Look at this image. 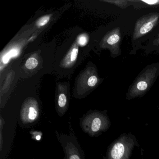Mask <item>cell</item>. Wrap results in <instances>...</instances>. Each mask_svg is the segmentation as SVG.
I'll list each match as a JSON object with an SVG mask.
<instances>
[{
    "label": "cell",
    "instance_id": "cell-14",
    "mask_svg": "<svg viewBox=\"0 0 159 159\" xmlns=\"http://www.w3.org/2000/svg\"><path fill=\"white\" fill-rule=\"evenodd\" d=\"M50 16H45L42 17L38 22V25L39 26H43L45 25L50 21Z\"/></svg>",
    "mask_w": 159,
    "mask_h": 159
},
{
    "label": "cell",
    "instance_id": "cell-13",
    "mask_svg": "<svg viewBox=\"0 0 159 159\" xmlns=\"http://www.w3.org/2000/svg\"><path fill=\"white\" fill-rule=\"evenodd\" d=\"M98 82V79L97 77L96 76L93 75L88 79L87 84H88V85L89 86L93 87V86L96 85Z\"/></svg>",
    "mask_w": 159,
    "mask_h": 159
},
{
    "label": "cell",
    "instance_id": "cell-8",
    "mask_svg": "<svg viewBox=\"0 0 159 159\" xmlns=\"http://www.w3.org/2000/svg\"><path fill=\"white\" fill-rule=\"evenodd\" d=\"M143 48L147 54L152 52L159 53V32L151 41H150L148 43L143 47Z\"/></svg>",
    "mask_w": 159,
    "mask_h": 159
},
{
    "label": "cell",
    "instance_id": "cell-2",
    "mask_svg": "<svg viewBox=\"0 0 159 159\" xmlns=\"http://www.w3.org/2000/svg\"><path fill=\"white\" fill-rule=\"evenodd\" d=\"M111 125L107 111H90L82 116L80 126L85 134L97 137L107 132Z\"/></svg>",
    "mask_w": 159,
    "mask_h": 159
},
{
    "label": "cell",
    "instance_id": "cell-12",
    "mask_svg": "<svg viewBox=\"0 0 159 159\" xmlns=\"http://www.w3.org/2000/svg\"><path fill=\"white\" fill-rule=\"evenodd\" d=\"M38 65V61L34 57H30L27 60L25 66L28 69L31 70L35 68Z\"/></svg>",
    "mask_w": 159,
    "mask_h": 159
},
{
    "label": "cell",
    "instance_id": "cell-1",
    "mask_svg": "<svg viewBox=\"0 0 159 159\" xmlns=\"http://www.w3.org/2000/svg\"><path fill=\"white\" fill-rule=\"evenodd\" d=\"M159 76V63L145 67L135 78L128 88L126 100L144 96L148 92Z\"/></svg>",
    "mask_w": 159,
    "mask_h": 159
},
{
    "label": "cell",
    "instance_id": "cell-10",
    "mask_svg": "<svg viewBox=\"0 0 159 159\" xmlns=\"http://www.w3.org/2000/svg\"><path fill=\"white\" fill-rule=\"evenodd\" d=\"M105 2L114 4L121 9H126L127 7L133 5L132 0H109Z\"/></svg>",
    "mask_w": 159,
    "mask_h": 159
},
{
    "label": "cell",
    "instance_id": "cell-11",
    "mask_svg": "<svg viewBox=\"0 0 159 159\" xmlns=\"http://www.w3.org/2000/svg\"><path fill=\"white\" fill-rule=\"evenodd\" d=\"M4 124H5V121L1 115L0 116V151H2V148H3V130Z\"/></svg>",
    "mask_w": 159,
    "mask_h": 159
},
{
    "label": "cell",
    "instance_id": "cell-6",
    "mask_svg": "<svg viewBox=\"0 0 159 159\" xmlns=\"http://www.w3.org/2000/svg\"><path fill=\"white\" fill-rule=\"evenodd\" d=\"M40 116L38 103L35 100H29L21 108L19 116L20 124L25 126L33 125L38 122Z\"/></svg>",
    "mask_w": 159,
    "mask_h": 159
},
{
    "label": "cell",
    "instance_id": "cell-3",
    "mask_svg": "<svg viewBox=\"0 0 159 159\" xmlns=\"http://www.w3.org/2000/svg\"><path fill=\"white\" fill-rule=\"evenodd\" d=\"M135 147H139L135 136L123 133L110 144L103 159H130Z\"/></svg>",
    "mask_w": 159,
    "mask_h": 159
},
{
    "label": "cell",
    "instance_id": "cell-4",
    "mask_svg": "<svg viewBox=\"0 0 159 159\" xmlns=\"http://www.w3.org/2000/svg\"><path fill=\"white\" fill-rule=\"evenodd\" d=\"M159 13L151 12L141 16L136 22L132 37V50L135 54L141 47L144 38L150 34L159 23Z\"/></svg>",
    "mask_w": 159,
    "mask_h": 159
},
{
    "label": "cell",
    "instance_id": "cell-9",
    "mask_svg": "<svg viewBox=\"0 0 159 159\" xmlns=\"http://www.w3.org/2000/svg\"><path fill=\"white\" fill-rule=\"evenodd\" d=\"M133 5L136 8H151L159 6V0H132Z\"/></svg>",
    "mask_w": 159,
    "mask_h": 159
},
{
    "label": "cell",
    "instance_id": "cell-15",
    "mask_svg": "<svg viewBox=\"0 0 159 159\" xmlns=\"http://www.w3.org/2000/svg\"><path fill=\"white\" fill-rule=\"evenodd\" d=\"M78 53H79V50L78 48H74L72 49L71 51V55H70V60L71 62H73L76 60L77 57H78Z\"/></svg>",
    "mask_w": 159,
    "mask_h": 159
},
{
    "label": "cell",
    "instance_id": "cell-16",
    "mask_svg": "<svg viewBox=\"0 0 159 159\" xmlns=\"http://www.w3.org/2000/svg\"><path fill=\"white\" fill-rule=\"evenodd\" d=\"M79 43L80 45L83 46V45H85L87 43V39H86L85 37L82 36V37H80V39H79Z\"/></svg>",
    "mask_w": 159,
    "mask_h": 159
},
{
    "label": "cell",
    "instance_id": "cell-5",
    "mask_svg": "<svg viewBox=\"0 0 159 159\" xmlns=\"http://www.w3.org/2000/svg\"><path fill=\"white\" fill-rule=\"evenodd\" d=\"M55 134L64 151V159H85L84 151L76 137L70 122L69 134L57 131H55Z\"/></svg>",
    "mask_w": 159,
    "mask_h": 159
},
{
    "label": "cell",
    "instance_id": "cell-7",
    "mask_svg": "<svg viewBox=\"0 0 159 159\" xmlns=\"http://www.w3.org/2000/svg\"><path fill=\"white\" fill-rule=\"evenodd\" d=\"M122 35L120 28L116 27L108 34L104 40L106 46L110 50L111 57H117L121 54L120 45Z\"/></svg>",
    "mask_w": 159,
    "mask_h": 159
}]
</instances>
